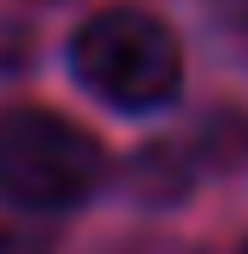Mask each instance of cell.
<instances>
[{"label":"cell","instance_id":"5b68a950","mask_svg":"<svg viewBox=\"0 0 248 254\" xmlns=\"http://www.w3.org/2000/svg\"><path fill=\"white\" fill-rule=\"evenodd\" d=\"M0 254H48V243L18 231V225H0Z\"/></svg>","mask_w":248,"mask_h":254},{"label":"cell","instance_id":"6da1fadb","mask_svg":"<svg viewBox=\"0 0 248 254\" xmlns=\"http://www.w3.org/2000/svg\"><path fill=\"white\" fill-rule=\"evenodd\" d=\"M101 178V148L95 136L65 125L42 107H12L0 113V195L36 213L77 207Z\"/></svg>","mask_w":248,"mask_h":254},{"label":"cell","instance_id":"8992f818","mask_svg":"<svg viewBox=\"0 0 248 254\" xmlns=\"http://www.w3.org/2000/svg\"><path fill=\"white\" fill-rule=\"evenodd\" d=\"M219 12H225V18H237V24H248V0H219Z\"/></svg>","mask_w":248,"mask_h":254},{"label":"cell","instance_id":"277c9868","mask_svg":"<svg viewBox=\"0 0 248 254\" xmlns=\"http://www.w3.org/2000/svg\"><path fill=\"white\" fill-rule=\"evenodd\" d=\"M30 65V36L24 30H0V71H24Z\"/></svg>","mask_w":248,"mask_h":254},{"label":"cell","instance_id":"3957f363","mask_svg":"<svg viewBox=\"0 0 248 254\" xmlns=\"http://www.w3.org/2000/svg\"><path fill=\"white\" fill-rule=\"evenodd\" d=\"M136 190L154 195V201H172V195L184 190V166H178V154L148 148V154H142V166H136Z\"/></svg>","mask_w":248,"mask_h":254},{"label":"cell","instance_id":"7a4b0ae2","mask_svg":"<svg viewBox=\"0 0 248 254\" xmlns=\"http://www.w3.org/2000/svg\"><path fill=\"white\" fill-rule=\"evenodd\" d=\"M77 77L113 107H160L178 95V42L148 12H101L71 42Z\"/></svg>","mask_w":248,"mask_h":254}]
</instances>
